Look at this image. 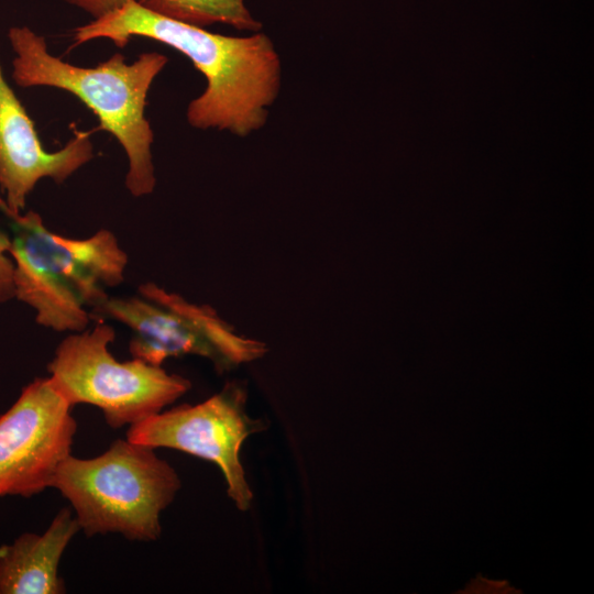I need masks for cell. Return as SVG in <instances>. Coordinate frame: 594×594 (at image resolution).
I'll return each instance as SVG.
<instances>
[{"instance_id": "6da1fadb", "label": "cell", "mask_w": 594, "mask_h": 594, "mask_svg": "<svg viewBox=\"0 0 594 594\" xmlns=\"http://www.w3.org/2000/svg\"><path fill=\"white\" fill-rule=\"evenodd\" d=\"M163 43L204 75L206 88L186 110L190 127L246 138L263 129L282 88V62L263 31L223 35L152 12L134 0L74 31L76 45L107 38L124 47L133 37Z\"/></svg>"}, {"instance_id": "7a4b0ae2", "label": "cell", "mask_w": 594, "mask_h": 594, "mask_svg": "<svg viewBox=\"0 0 594 594\" xmlns=\"http://www.w3.org/2000/svg\"><path fill=\"white\" fill-rule=\"evenodd\" d=\"M8 40L14 57L12 79L22 88L51 87L77 97L97 117L99 128L122 146L125 187L133 197L156 186L152 155L154 133L145 117L148 91L168 63L158 52L142 53L132 63L116 53L95 67H81L53 55L45 37L28 26H12Z\"/></svg>"}, {"instance_id": "3957f363", "label": "cell", "mask_w": 594, "mask_h": 594, "mask_svg": "<svg viewBox=\"0 0 594 594\" xmlns=\"http://www.w3.org/2000/svg\"><path fill=\"white\" fill-rule=\"evenodd\" d=\"M154 450L117 439L95 458L69 454L58 465L51 487L69 502L87 537L114 532L133 541L156 540L161 514L182 483L175 469Z\"/></svg>"}, {"instance_id": "277c9868", "label": "cell", "mask_w": 594, "mask_h": 594, "mask_svg": "<svg viewBox=\"0 0 594 594\" xmlns=\"http://www.w3.org/2000/svg\"><path fill=\"white\" fill-rule=\"evenodd\" d=\"M114 338L113 327L99 320L58 344L47 365L48 378L72 407L96 406L117 429L162 411L190 389L187 378L162 366L135 358L117 360L109 349Z\"/></svg>"}, {"instance_id": "5b68a950", "label": "cell", "mask_w": 594, "mask_h": 594, "mask_svg": "<svg viewBox=\"0 0 594 594\" xmlns=\"http://www.w3.org/2000/svg\"><path fill=\"white\" fill-rule=\"evenodd\" d=\"M139 296L110 297L90 312L91 320L111 319L128 327L132 358L162 366L168 358L199 355L227 372L263 358L262 341L243 337L208 305H196L154 283Z\"/></svg>"}, {"instance_id": "8992f818", "label": "cell", "mask_w": 594, "mask_h": 594, "mask_svg": "<svg viewBox=\"0 0 594 594\" xmlns=\"http://www.w3.org/2000/svg\"><path fill=\"white\" fill-rule=\"evenodd\" d=\"M246 398L243 383L229 382L202 403L184 404L130 426L127 439L212 461L223 473L230 498L240 510H248L253 494L240 462V450L249 436L264 429V422L248 415Z\"/></svg>"}, {"instance_id": "52a82bcc", "label": "cell", "mask_w": 594, "mask_h": 594, "mask_svg": "<svg viewBox=\"0 0 594 594\" xmlns=\"http://www.w3.org/2000/svg\"><path fill=\"white\" fill-rule=\"evenodd\" d=\"M48 377H36L0 415V498L31 497L51 487L72 454L77 422Z\"/></svg>"}, {"instance_id": "ba28073f", "label": "cell", "mask_w": 594, "mask_h": 594, "mask_svg": "<svg viewBox=\"0 0 594 594\" xmlns=\"http://www.w3.org/2000/svg\"><path fill=\"white\" fill-rule=\"evenodd\" d=\"M94 157L90 133L75 130L58 151L44 150L33 121L7 81L0 64V190L6 215H21L36 184H62Z\"/></svg>"}, {"instance_id": "9c48e42d", "label": "cell", "mask_w": 594, "mask_h": 594, "mask_svg": "<svg viewBox=\"0 0 594 594\" xmlns=\"http://www.w3.org/2000/svg\"><path fill=\"white\" fill-rule=\"evenodd\" d=\"M14 218L52 276L87 309L100 307L109 298L106 289L124 280L128 254L111 231L101 229L89 238L73 239L48 230L34 211Z\"/></svg>"}, {"instance_id": "30bf717a", "label": "cell", "mask_w": 594, "mask_h": 594, "mask_svg": "<svg viewBox=\"0 0 594 594\" xmlns=\"http://www.w3.org/2000/svg\"><path fill=\"white\" fill-rule=\"evenodd\" d=\"M70 508H62L43 534L24 532L0 546V594H61V559L79 531Z\"/></svg>"}, {"instance_id": "8fae6325", "label": "cell", "mask_w": 594, "mask_h": 594, "mask_svg": "<svg viewBox=\"0 0 594 594\" xmlns=\"http://www.w3.org/2000/svg\"><path fill=\"white\" fill-rule=\"evenodd\" d=\"M10 255L14 264V298L35 311L38 324L58 332H80L90 311L50 273L25 230L12 221Z\"/></svg>"}, {"instance_id": "7c38bea8", "label": "cell", "mask_w": 594, "mask_h": 594, "mask_svg": "<svg viewBox=\"0 0 594 594\" xmlns=\"http://www.w3.org/2000/svg\"><path fill=\"white\" fill-rule=\"evenodd\" d=\"M134 1L160 15L200 28L223 24L250 33L263 29L262 22L253 15L245 0Z\"/></svg>"}, {"instance_id": "4fadbf2b", "label": "cell", "mask_w": 594, "mask_h": 594, "mask_svg": "<svg viewBox=\"0 0 594 594\" xmlns=\"http://www.w3.org/2000/svg\"><path fill=\"white\" fill-rule=\"evenodd\" d=\"M10 246V238L0 230V304L14 298V264Z\"/></svg>"}, {"instance_id": "5bb4252c", "label": "cell", "mask_w": 594, "mask_h": 594, "mask_svg": "<svg viewBox=\"0 0 594 594\" xmlns=\"http://www.w3.org/2000/svg\"><path fill=\"white\" fill-rule=\"evenodd\" d=\"M63 2L87 13L95 19L105 16L106 14L121 8L132 0H62Z\"/></svg>"}, {"instance_id": "9a60e30c", "label": "cell", "mask_w": 594, "mask_h": 594, "mask_svg": "<svg viewBox=\"0 0 594 594\" xmlns=\"http://www.w3.org/2000/svg\"><path fill=\"white\" fill-rule=\"evenodd\" d=\"M0 209L6 212V204H4V199L2 197L1 190H0Z\"/></svg>"}]
</instances>
